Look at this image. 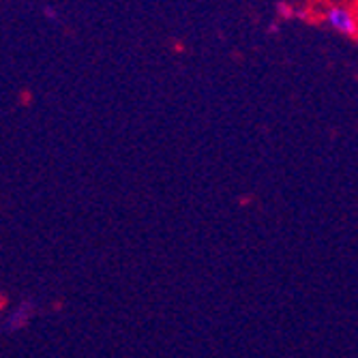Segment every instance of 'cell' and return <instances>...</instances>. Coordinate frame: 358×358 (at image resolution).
<instances>
[{"label":"cell","instance_id":"1","mask_svg":"<svg viewBox=\"0 0 358 358\" xmlns=\"http://www.w3.org/2000/svg\"><path fill=\"white\" fill-rule=\"evenodd\" d=\"M322 22L343 37L358 39V9L350 5H329L322 11Z\"/></svg>","mask_w":358,"mask_h":358},{"label":"cell","instance_id":"2","mask_svg":"<svg viewBox=\"0 0 358 358\" xmlns=\"http://www.w3.org/2000/svg\"><path fill=\"white\" fill-rule=\"evenodd\" d=\"M356 9H358V7H356Z\"/></svg>","mask_w":358,"mask_h":358}]
</instances>
